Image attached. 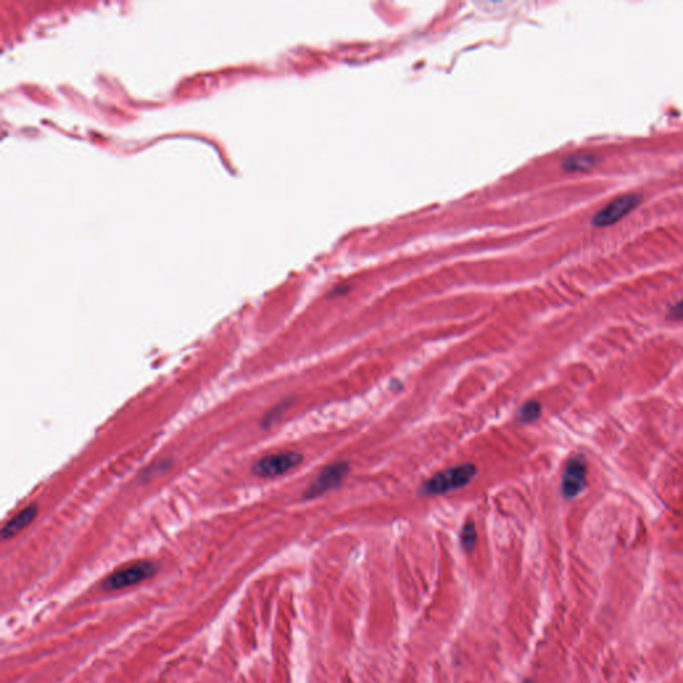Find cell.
Wrapping results in <instances>:
<instances>
[{
    "label": "cell",
    "instance_id": "obj_1",
    "mask_svg": "<svg viewBox=\"0 0 683 683\" xmlns=\"http://www.w3.org/2000/svg\"><path fill=\"white\" fill-rule=\"evenodd\" d=\"M477 474V468L471 463L459 465L436 472L423 485L425 495H442L468 486Z\"/></svg>",
    "mask_w": 683,
    "mask_h": 683
},
{
    "label": "cell",
    "instance_id": "obj_2",
    "mask_svg": "<svg viewBox=\"0 0 683 683\" xmlns=\"http://www.w3.org/2000/svg\"><path fill=\"white\" fill-rule=\"evenodd\" d=\"M158 565L151 560H139L131 563L108 576L102 583V589L106 592H116L136 586L155 576L158 573Z\"/></svg>",
    "mask_w": 683,
    "mask_h": 683
},
{
    "label": "cell",
    "instance_id": "obj_3",
    "mask_svg": "<svg viewBox=\"0 0 683 683\" xmlns=\"http://www.w3.org/2000/svg\"><path fill=\"white\" fill-rule=\"evenodd\" d=\"M302 461L303 455L296 451H281L260 458L252 466V472L259 478H276L298 468Z\"/></svg>",
    "mask_w": 683,
    "mask_h": 683
},
{
    "label": "cell",
    "instance_id": "obj_4",
    "mask_svg": "<svg viewBox=\"0 0 683 683\" xmlns=\"http://www.w3.org/2000/svg\"><path fill=\"white\" fill-rule=\"evenodd\" d=\"M642 198L637 194H626L612 200L593 218L594 227H607L629 215L639 204Z\"/></svg>",
    "mask_w": 683,
    "mask_h": 683
},
{
    "label": "cell",
    "instance_id": "obj_5",
    "mask_svg": "<svg viewBox=\"0 0 683 683\" xmlns=\"http://www.w3.org/2000/svg\"><path fill=\"white\" fill-rule=\"evenodd\" d=\"M348 474V465L346 462H337L323 468L318 478L308 486L303 497L306 499H312L323 495L334 488H337L344 481Z\"/></svg>",
    "mask_w": 683,
    "mask_h": 683
},
{
    "label": "cell",
    "instance_id": "obj_6",
    "mask_svg": "<svg viewBox=\"0 0 683 683\" xmlns=\"http://www.w3.org/2000/svg\"><path fill=\"white\" fill-rule=\"evenodd\" d=\"M587 466L582 456L571 458L563 472L562 493L566 498H576L586 487Z\"/></svg>",
    "mask_w": 683,
    "mask_h": 683
},
{
    "label": "cell",
    "instance_id": "obj_7",
    "mask_svg": "<svg viewBox=\"0 0 683 683\" xmlns=\"http://www.w3.org/2000/svg\"><path fill=\"white\" fill-rule=\"evenodd\" d=\"M39 514L37 504H31L20 510L10 521L6 522L1 527V540H8L17 537L24 529H27L33 522L35 521Z\"/></svg>",
    "mask_w": 683,
    "mask_h": 683
},
{
    "label": "cell",
    "instance_id": "obj_8",
    "mask_svg": "<svg viewBox=\"0 0 683 683\" xmlns=\"http://www.w3.org/2000/svg\"><path fill=\"white\" fill-rule=\"evenodd\" d=\"M595 164H596V158L594 155L580 152L565 159L562 167L566 172H587Z\"/></svg>",
    "mask_w": 683,
    "mask_h": 683
},
{
    "label": "cell",
    "instance_id": "obj_9",
    "mask_svg": "<svg viewBox=\"0 0 683 683\" xmlns=\"http://www.w3.org/2000/svg\"><path fill=\"white\" fill-rule=\"evenodd\" d=\"M542 407L537 400H530L526 405H523L518 414L520 422L521 423H533L540 416Z\"/></svg>",
    "mask_w": 683,
    "mask_h": 683
},
{
    "label": "cell",
    "instance_id": "obj_10",
    "mask_svg": "<svg viewBox=\"0 0 683 683\" xmlns=\"http://www.w3.org/2000/svg\"><path fill=\"white\" fill-rule=\"evenodd\" d=\"M461 543H462V547H463L468 553H470V551L474 549V546H475V543H477V530H475V526H474L471 522L466 523V524L463 526V529H462V534H461Z\"/></svg>",
    "mask_w": 683,
    "mask_h": 683
},
{
    "label": "cell",
    "instance_id": "obj_11",
    "mask_svg": "<svg viewBox=\"0 0 683 683\" xmlns=\"http://www.w3.org/2000/svg\"><path fill=\"white\" fill-rule=\"evenodd\" d=\"M667 318L671 319V321H682L683 319V299L680 301L678 303H675L674 306L671 307L668 310V314H667Z\"/></svg>",
    "mask_w": 683,
    "mask_h": 683
}]
</instances>
